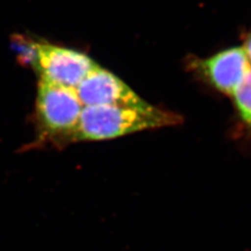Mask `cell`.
<instances>
[{
	"label": "cell",
	"instance_id": "1",
	"mask_svg": "<svg viewBox=\"0 0 251 251\" xmlns=\"http://www.w3.org/2000/svg\"><path fill=\"white\" fill-rule=\"evenodd\" d=\"M181 122V116L151 105L145 108L85 106L72 140L111 139L138 131L178 125Z\"/></svg>",
	"mask_w": 251,
	"mask_h": 251
},
{
	"label": "cell",
	"instance_id": "2",
	"mask_svg": "<svg viewBox=\"0 0 251 251\" xmlns=\"http://www.w3.org/2000/svg\"><path fill=\"white\" fill-rule=\"evenodd\" d=\"M83 107L75 89L43 80L39 82L37 113L42 128L49 135L72 138Z\"/></svg>",
	"mask_w": 251,
	"mask_h": 251
},
{
	"label": "cell",
	"instance_id": "7",
	"mask_svg": "<svg viewBox=\"0 0 251 251\" xmlns=\"http://www.w3.org/2000/svg\"><path fill=\"white\" fill-rule=\"evenodd\" d=\"M13 50L17 53L20 64L35 69L37 62V41L25 35H14L11 38Z\"/></svg>",
	"mask_w": 251,
	"mask_h": 251
},
{
	"label": "cell",
	"instance_id": "3",
	"mask_svg": "<svg viewBox=\"0 0 251 251\" xmlns=\"http://www.w3.org/2000/svg\"><path fill=\"white\" fill-rule=\"evenodd\" d=\"M96 66L94 61L83 52L37 41L35 70L40 80L75 89Z\"/></svg>",
	"mask_w": 251,
	"mask_h": 251
},
{
	"label": "cell",
	"instance_id": "4",
	"mask_svg": "<svg viewBox=\"0 0 251 251\" xmlns=\"http://www.w3.org/2000/svg\"><path fill=\"white\" fill-rule=\"evenodd\" d=\"M82 105L145 108L150 104L140 99L121 78L97 65L75 88Z\"/></svg>",
	"mask_w": 251,
	"mask_h": 251
},
{
	"label": "cell",
	"instance_id": "6",
	"mask_svg": "<svg viewBox=\"0 0 251 251\" xmlns=\"http://www.w3.org/2000/svg\"><path fill=\"white\" fill-rule=\"evenodd\" d=\"M229 96L233 99L242 119L251 125V63L249 60L241 81Z\"/></svg>",
	"mask_w": 251,
	"mask_h": 251
},
{
	"label": "cell",
	"instance_id": "5",
	"mask_svg": "<svg viewBox=\"0 0 251 251\" xmlns=\"http://www.w3.org/2000/svg\"><path fill=\"white\" fill-rule=\"evenodd\" d=\"M247 63L248 58L243 46H237L199 61L198 68L210 84L229 96L244 75Z\"/></svg>",
	"mask_w": 251,
	"mask_h": 251
},
{
	"label": "cell",
	"instance_id": "8",
	"mask_svg": "<svg viewBox=\"0 0 251 251\" xmlns=\"http://www.w3.org/2000/svg\"><path fill=\"white\" fill-rule=\"evenodd\" d=\"M243 49H244V50L247 54V57H248V60L251 63V35L246 39L245 44L243 45Z\"/></svg>",
	"mask_w": 251,
	"mask_h": 251
}]
</instances>
